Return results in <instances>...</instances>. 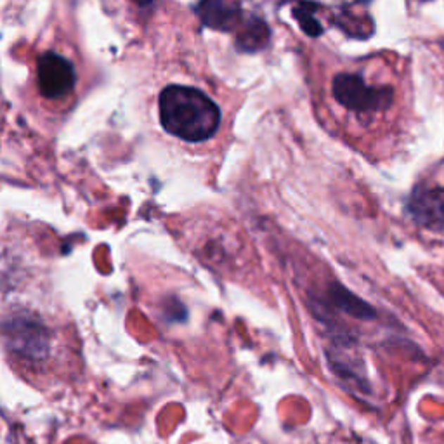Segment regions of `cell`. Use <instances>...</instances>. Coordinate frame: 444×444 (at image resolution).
<instances>
[{
    "label": "cell",
    "instance_id": "6da1fadb",
    "mask_svg": "<svg viewBox=\"0 0 444 444\" xmlns=\"http://www.w3.org/2000/svg\"><path fill=\"white\" fill-rule=\"evenodd\" d=\"M160 124L170 136L201 143L215 136L221 110L205 92L186 85H169L158 98Z\"/></svg>",
    "mask_w": 444,
    "mask_h": 444
},
{
    "label": "cell",
    "instance_id": "7a4b0ae2",
    "mask_svg": "<svg viewBox=\"0 0 444 444\" xmlns=\"http://www.w3.org/2000/svg\"><path fill=\"white\" fill-rule=\"evenodd\" d=\"M33 91L37 98L51 108H70L77 96L80 72L73 56L59 47L44 49L33 61Z\"/></svg>",
    "mask_w": 444,
    "mask_h": 444
},
{
    "label": "cell",
    "instance_id": "3957f363",
    "mask_svg": "<svg viewBox=\"0 0 444 444\" xmlns=\"http://www.w3.org/2000/svg\"><path fill=\"white\" fill-rule=\"evenodd\" d=\"M0 335L11 356L26 364L47 361L56 347V330L51 328V321L32 311L13 312L0 324Z\"/></svg>",
    "mask_w": 444,
    "mask_h": 444
},
{
    "label": "cell",
    "instance_id": "277c9868",
    "mask_svg": "<svg viewBox=\"0 0 444 444\" xmlns=\"http://www.w3.org/2000/svg\"><path fill=\"white\" fill-rule=\"evenodd\" d=\"M331 94L342 108L368 122L394 104V91L387 85L368 84L361 73L342 72L334 78Z\"/></svg>",
    "mask_w": 444,
    "mask_h": 444
},
{
    "label": "cell",
    "instance_id": "5b68a950",
    "mask_svg": "<svg viewBox=\"0 0 444 444\" xmlns=\"http://www.w3.org/2000/svg\"><path fill=\"white\" fill-rule=\"evenodd\" d=\"M408 212L415 222L429 229H444V188L419 186L410 195Z\"/></svg>",
    "mask_w": 444,
    "mask_h": 444
},
{
    "label": "cell",
    "instance_id": "8992f818",
    "mask_svg": "<svg viewBox=\"0 0 444 444\" xmlns=\"http://www.w3.org/2000/svg\"><path fill=\"white\" fill-rule=\"evenodd\" d=\"M196 11L201 23L214 30H221V32L238 30L241 20H243L240 4L233 2H221V0L203 2L196 7Z\"/></svg>",
    "mask_w": 444,
    "mask_h": 444
},
{
    "label": "cell",
    "instance_id": "52a82bcc",
    "mask_svg": "<svg viewBox=\"0 0 444 444\" xmlns=\"http://www.w3.org/2000/svg\"><path fill=\"white\" fill-rule=\"evenodd\" d=\"M269 35V26L260 18L243 16L236 30V44L241 51L255 52L266 47Z\"/></svg>",
    "mask_w": 444,
    "mask_h": 444
},
{
    "label": "cell",
    "instance_id": "ba28073f",
    "mask_svg": "<svg viewBox=\"0 0 444 444\" xmlns=\"http://www.w3.org/2000/svg\"><path fill=\"white\" fill-rule=\"evenodd\" d=\"M331 300H334V304L338 309L345 311L347 315L356 316V318H372V316H375V311H373L370 305L364 304L357 297L350 296L342 286H335L334 292H331Z\"/></svg>",
    "mask_w": 444,
    "mask_h": 444
},
{
    "label": "cell",
    "instance_id": "9c48e42d",
    "mask_svg": "<svg viewBox=\"0 0 444 444\" xmlns=\"http://www.w3.org/2000/svg\"><path fill=\"white\" fill-rule=\"evenodd\" d=\"M316 9H318V7L311 6V4H300V6L293 9V13H296V18L302 26V30H304V32L311 37H318V35H321V33H323V28H321L319 21L316 20L315 14H312Z\"/></svg>",
    "mask_w": 444,
    "mask_h": 444
}]
</instances>
